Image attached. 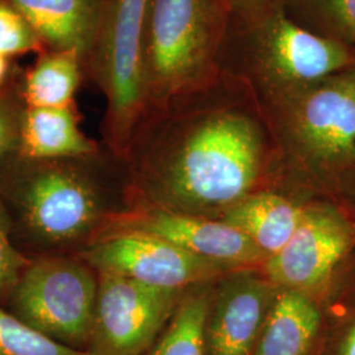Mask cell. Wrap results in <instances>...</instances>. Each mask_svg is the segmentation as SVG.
I'll use <instances>...</instances> for the list:
<instances>
[{
  "label": "cell",
  "instance_id": "cell-1",
  "mask_svg": "<svg viewBox=\"0 0 355 355\" xmlns=\"http://www.w3.org/2000/svg\"><path fill=\"white\" fill-rule=\"evenodd\" d=\"M142 173L166 211L229 209L250 195L280 150L253 86L227 69L208 83L146 114Z\"/></svg>",
  "mask_w": 355,
  "mask_h": 355
},
{
  "label": "cell",
  "instance_id": "cell-2",
  "mask_svg": "<svg viewBox=\"0 0 355 355\" xmlns=\"http://www.w3.org/2000/svg\"><path fill=\"white\" fill-rule=\"evenodd\" d=\"M230 24L227 0H149L142 40L145 116L220 73Z\"/></svg>",
  "mask_w": 355,
  "mask_h": 355
},
{
  "label": "cell",
  "instance_id": "cell-3",
  "mask_svg": "<svg viewBox=\"0 0 355 355\" xmlns=\"http://www.w3.org/2000/svg\"><path fill=\"white\" fill-rule=\"evenodd\" d=\"M353 48L297 24L282 3L248 19H233L221 67L243 76L261 101L350 70Z\"/></svg>",
  "mask_w": 355,
  "mask_h": 355
},
{
  "label": "cell",
  "instance_id": "cell-4",
  "mask_svg": "<svg viewBox=\"0 0 355 355\" xmlns=\"http://www.w3.org/2000/svg\"><path fill=\"white\" fill-rule=\"evenodd\" d=\"M280 150L293 162L340 167L355 162V73L262 101Z\"/></svg>",
  "mask_w": 355,
  "mask_h": 355
},
{
  "label": "cell",
  "instance_id": "cell-5",
  "mask_svg": "<svg viewBox=\"0 0 355 355\" xmlns=\"http://www.w3.org/2000/svg\"><path fill=\"white\" fill-rule=\"evenodd\" d=\"M149 0H101L86 66L107 99L111 148L127 155L146 114L142 40Z\"/></svg>",
  "mask_w": 355,
  "mask_h": 355
},
{
  "label": "cell",
  "instance_id": "cell-6",
  "mask_svg": "<svg viewBox=\"0 0 355 355\" xmlns=\"http://www.w3.org/2000/svg\"><path fill=\"white\" fill-rule=\"evenodd\" d=\"M99 280L73 258L31 262L11 290L16 318L57 343L89 350Z\"/></svg>",
  "mask_w": 355,
  "mask_h": 355
},
{
  "label": "cell",
  "instance_id": "cell-7",
  "mask_svg": "<svg viewBox=\"0 0 355 355\" xmlns=\"http://www.w3.org/2000/svg\"><path fill=\"white\" fill-rule=\"evenodd\" d=\"M73 161L76 159L24 161L15 198L26 228L38 241L49 245L78 241L99 220L96 187Z\"/></svg>",
  "mask_w": 355,
  "mask_h": 355
},
{
  "label": "cell",
  "instance_id": "cell-8",
  "mask_svg": "<svg viewBox=\"0 0 355 355\" xmlns=\"http://www.w3.org/2000/svg\"><path fill=\"white\" fill-rule=\"evenodd\" d=\"M99 275L89 353L146 354L173 318L180 291L119 275Z\"/></svg>",
  "mask_w": 355,
  "mask_h": 355
},
{
  "label": "cell",
  "instance_id": "cell-9",
  "mask_svg": "<svg viewBox=\"0 0 355 355\" xmlns=\"http://www.w3.org/2000/svg\"><path fill=\"white\" fill-rule=\"evenodd\" d=\"M99 274L178 290L204 283L230 267L199 258L171 242L137 230H120L92 243L83 255Z\"/></svg>",
  "mask_w": 355,
  "mask_h": 355
},
{
  "label": "cell",
  "instance_id": "cell-10",
  "mask_svg": "<svg viewBox=\"0 0 355 355\" xmlns=\"http://www.w3.org/2000/svg\"><path fill=\"white\" fill-rule=\"evenodd\" d=\"M350 243V228L337 212L306 208L290 241L267 258L268 279L280 290L312 291L329 279Z\"/></svg>",
  "mask_w": 355,
  "mask_h": 355
},
{
  "label": "cell",
  "instance_id": "cell-11",
  "mask_svg": "<svg viewBox=\"0 0 355 355\" xmlns=\"http://www.w3.org/2000/svg\"><path fill=\"white\" fill-rule=\"evenodd\" d=\"M121 230L149 233L199 258L233 268L267 259L266 254L239 229L203 216L155 209L128 218L121 223Z\"/></svg>",
  "mask_w": 355,
  "mask_h": 355
},
{
  "label": "cell",
  "instance_id": "cell-12",
  "mask_svg": "<svg viewBox=\"0 0 355 355\" xmlns=\"http://www.w3.org/2000/svg\"><path fill=\"white\" fill-rule=\"evenodd\" d=\"M274 296L271 284L252 274L227 280L211 299L207 355H253Z\"/></svg>",
  "mask_w": 355,
  "mask_h": 355
},
{
  "label": "cell",
  "instance_id": "cell-13",
  "mask_svg": "<svg viewBox=\"0 0 355 355\" xmlns=\"http://www.w3.org/2000/svg\"><path fill=\"white\" fill-rule=\"evenodd\" d=\"M36 29L49 51H76L87 61L101 0H7Z\"/></svg>",
  "mask_w": 355,
  "mask_h": 355
},
{
  "label": "cell",
  "instance_id": "cell-14",
  "mask_svg": "<svg viewBox=\"0 0 355 355\" xmlns=\"http://www.w3.org/2000/svg\"><path fill=\"white\" fill-rule=\"evenodd\" d=\"M95 142L78 127L73 107H24L20 124L19 157L24 161H69L92 157Z\"/></svg>",
  "mask_w": 355,
  "mask_h": 355
},
{
  "label": "cell",
  "instance_id": "cell-15",
  "mask_svg": "<svg viewBox=\"0 0 355 355\" xmlns=\"http://www.w3.org/2000/svg\"><path fill=\"white\" fill-rule=\"evenodd\" d=\"M320 328L321 312L308 293L279 290L253 355H309Z\"/></svg>",
  "mask_w": 355,
  "mask_h": 355
},
{
  "label": "cell",
  "instance_id": "cell-16",
  "mask_svg": "<svg viewBox=\"0 0 355 355\" xmlns=\"http://www.w3.org/2000/svg\"><path fill=\"white\" fill-rule=\"evenodd\" d=\"M303 211L275 193H250L227 209L223 221L239 229L270 258L290 241Z\"/></svg>",
  "mask_w": 355,
  "mask_h": 355
},
{
  "label": "cell",
  "instance_id": "cell-17",
  "mask_svg": "<svg viewBox=\"0 0 355 355\" xmlns=\"http://www.w3.org/2000/svg\"><path fill=\"white\" fill-rule=\"evenodd\" d=\"M83 58L73 51H48L26 73L20 95L26 107H71L80 82Z\"/></svg>",
  "mask_w": 355,
  "mask_h": 355
},
{
  "label": "cell",
  "instance_id": "cell-18",
  "mask_svg": "<svg viewBox=\"0 0 355 355\" xmlns=\"http://www.w3.org/2000/svg\"><path fill=\"white\" fill-rule=\"evenodd\" d=\"M211 299L208 290L180 299L173 318L145 355H207L205 328Z\"/></svg>",
  "mask_w": 355,
  "mask_h": 355
},
{
  "label": "cell",
  "instance_id": "cell-19",
  "mask_svg": "<svg viewBox=\"0 0 355 355\" xmlns=\"http://www.w3.org/2000/svg\"><path fill=\"white\" fill-rule=\"evenodd\" d=\"M286 13L308 31L352 48L355 44V0H282Z\"/></svg>",
  "mask_w": 355,
  "mask_h": 355
},
{
  "label": "cell",
  "instance_id": "cell-20",
  "mask_svg": "<svg viewBox=\"0 0 355 355\" xmlns=\"http://www.w3.org/2000/svg\"><path fill=\"white\" fill-rule=\"evenodd\" d=\"M0 355H92L51 340L0 306Z\"/></svg>",
  "mask_w": 355,
  "mask_h": 355
},
{
  "label": "cell",
  "instance_id": "cell-21",
  "mask_svg": "<svg viewBox=\"0 0 355 355\" xmlns=\"http://www.w3.org/2000/svg\"><path fill=\"white\" fill-rule=\"evenodd\" d=\"M49 49L36 29L7 0H0V54L12 57L28 51L45 53Z\"/></svg>",
  "mask_w": 355,
  "mask_h": 355
},
{
  "label": "cell",
  "instance_id": "cell-22",
  "mask_svg": "<svg viewBox=\"0 0 355 355\" xmlns=\"http://www.w3.org/2000/svg\"><path fill=\"white\" fill-rule=\"evenodd\" d=\"M28 265L29 261L13 245L10 214L0 199V293L11 292Z\"/></svg>",
  "mask_w": 355,
  "mask_h": 355
},
{
  "label": "cell",
  "instance_id": "cell-23",
  "mask_svg": "<svg viewBox=\"0 0 355 355\" xmlns=\"http://www.w3.org/2000/svg\"><path fill=\"white\" fill-rule=\"evenodd\" d=\"M23 111L10 96V89L0 95V165L15 153L19 154Z\"/></svg>",
  "mask_w": 355,
  "mask_h": 355
},
{
  "label": "cell",
  "instance_id": "cell-24",
  "mask_svg": "<svg viewBox=\"0 0 355 355\" xmlns=\"http://www.w3.org/2000/svg\"><path fill=\"white\" fill-rule=\"evenodd\" d=\"M233 19H248L282 3V0H227Z\"/></svg>",
  "mask_w": 355,
  "mask_h": 355
},
{
  "label": "cell",
  "instance_id": "cell-25",
  "mask_svg": "<svg viewBox=\"0 0 355 355\" xmlns=\"http://www.w3.org/2000/svg\"><path fill=\"white\" fill-rule=\"evenodd\" d=\"M10 57L0 54V95L6 92L10 83V76H11V69H10Z\"/></svg>",
  "mask_w": 355,
  "mask_h": 355
},
{
  "label": "cell",
  "instance_id": "cell-26",
  "mask_svg": "<svg viewBox=\"0 0 355 355\" xmlns=\"http://www.w3.org/2000/svg\"><path fill=\"white\" fill-rule=\"evenodd\" d=\"M337 355H355V325L343 337Z\"/></svg>",
  "mask_w": 355,
  "mask_h": 355
},
{
  "label": "cell",
  "instance_id": "cell-27",
  "mask_svg": "<svg viewBox=\"0 0 355 355\" xmlns=\"http://www.w3.org/2000/svg\"><path fill=\"white\" fill-rule=\"evenodd\" d=\"M352 70H353V71H354V73H355V61H354V64H353V67H352Z\"/></svg>",
  "mask_w": 355,
  "mask_h": 355
}]
</instances>
